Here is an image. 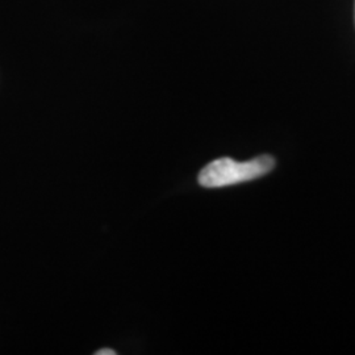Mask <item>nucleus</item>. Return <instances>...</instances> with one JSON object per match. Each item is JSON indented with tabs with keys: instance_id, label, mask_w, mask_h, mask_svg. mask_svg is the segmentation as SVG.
Segmentation results:
<instances>
[{
	"instance_id": "obj_1",
	"label": "nucleus",
	"mask_w": 355,
	"mask_h": 355,
	"mask_svg": "<svg viewBox=\"0 0 355 355\" xmlns=\"http://www.w3.org/2000/svg\"><path fill=\"white\" fill-rule=\"evenodd\" d=\"M275 167L271 155H261L246 162L220 158L208 164L199 174V183L205 189H221L265 177Z\"/></svg>"
},
{
	"instance_id": "obj_2",
	"label": "nucleus",
	"mask_w": 355,
	"mask_h": 355,
	"mask_svg": "<svg viewBox=\"0 0 355 355\" xmlns=\"http://www.w3.org/2000/svg\"><path fill=\"white\" fill-rule=\"evenodd\" d=\"M96 355H114L116 354V352L114 350H111V349H103V350H99V352H96L95 353Z\"/></svg>"
}]
</instances>
